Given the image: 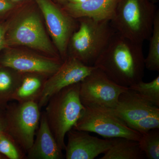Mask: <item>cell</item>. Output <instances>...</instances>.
Segmentation results:
<instances>
[{"label": "cell", "instance_id": "obj_19", "mask_svg": "<svg viewBox=\"0 0 159 159\" xmlns=\"http://www.w3.org/2000/svg\"><path fill=\"white\" fill-rule=\"evenodd\" d=\"M148 56L145 58V67L148 70L159 72V12L157 11L153 29L149 39Z\"/></svg>", "mask_w": 159, "mask_h": 159}, {"label": "cell", "instance_id": "obj_27", "mask_svg": "<svg viewBox=\"0 0 159 159\" xmlns=\"http://www.w3.org/2000/svg\"><path fill=\"white\" fill-rule=\"evenodd\" d=\"M0 159H6V158L5 157L3 156L2 155L0 154Z\"/></svg>", "mask_w": 159, "mask_h": 159}, {"label": "cell", "instance_id": "obj_26", "mask_svg": "<svg viewBox=\"0 0 159 159\" xmlns=\"http://www.w3.org/2000/svg\"><path fill=\"white\" fill-rule=\"evenodd\" d=\"M87 0H70V2L74 3H81L84 2Z\"/></svg>", "mask_w": 159, "mask_h": 159}, {"label": "cell", "instance_id": "obj_13", "mask_svg": "<svg viewBox=\"0 0 159 159\" xmlns=\"http://www.w3.org/2000/svg\"><path fill=\"white\" fill-rule=\"evenodd\" d=\"M66 144V159H94L104 153L112 142V139H102L92 136L88 132L72 129L67 134Z\"/></svg>", "mask_w": 159, "mask_h": 159}, {"label": "cell", "instance_id": "obj_24", "mask_svg": "<svg viewBox=\"0 0 159 159\" xmlns=\"http://www.w3.org/2000/svg\"><path fill=\"white\" fill-rule=\"evenodd\" d=\"M13 4L9 0H0V17L13 8Z\"/></svg>", "mask_w": 159, "mask_h": 159}, {"label": "cell", "instance_id": "obj_16", "mask_svg": "<svg viewBox=\"0 0 159 159\" xmlns=\"http://www.w3.org/2000/svg\"><path fill=\"white\" fill-rule=\"evenodd\" d=\"M45 75L35 73H22L20 81L12 96L16 102H38L47 79Z\"/></svg>", "mask_w": 159, "mask_h": 159}, {"label": "cell", "instance_id": "obj_6", "mask_svg": "<svg viewBox=\"0 0 159 159\" xmlns=\"http://www.w3.org/2000/svg\"><path fill=\"white\" fill-rule=\"evenodd\" d=\"M6 132L27 153L39 126L40 108L36 102L9 103L5 109Z\"/></svg>", "mask_w": 159, "mask_h": 159}, {"label": "cell", "instance_id": "obj_5", "mask_svg": "<svg viewBox=\"0 0 159 159\" xmlns=\"http://www.w3.org/2000/svg\"><path fill=\"white\" fill-rule=\"evenodd\" d=\"M73 129L95 133L106 138H123L138 142L142 135L128 126L112 109L101 107H85Z\"/></svg>", "mask_w": 159, "mask_h": 159}, {"label": "cell", "instance_id": "obj_29", "mask_svg": "<svg viewBox=\"0 0 159 159\" xmlns=\"http://www.w3.org/2000/svg\"><path fill=\"white\" fill-rule=\"evenodd\" d=\"M61 1H66V0H61Z\"/></svg>", "mask_w": 159, "mask_h": 159}, {"label": "cell", "instance_id": "obj_17", "mask_svg": "<svg viewBox=\"0 0 159 159\" xmlns=\"http://www.w3.org/2000/svg\"><path fill=\"white\" fill-rule=\"evenodd\" d=\"M110 147L100 159H143L145 153L139 146V142L123 138L112 139Z\"/></svg>", "mask_w": 159, "mask_h": 159}, {"label": "cell", "instance_id": "obj_4", "mask_svg": "<svg viewBox=\"0 0 159 159\" xmlns=\"http://www.w3.org/2000/svg\"><path fill=\"white\" fill-rule=\"evenodd\" d=\"M79 24L71 35L67 49L74 57L87 66H94L115 31L108 20L87 17L77 19Z\"/></svg>", "mask_w": 159, "mask_h": 159}, {"label": "cell", "instance_id": "obj_25", "mask_svg": "<svg viewBox=\"0 0 159 159\" xmlns=\"http://www.w3.org/2000/svg\"><path fill=\"white\" fill-rule=\"evenodd\" d=\"M5 132H6L5 109L0 108V135Z\"/></svg>", "mask_w": 159, "mask_h": 159}, {"label": "cell", "instance_id": "obj_28", "mask_svg": "<svg viewBox=\"0 0 159 159\" xmlns=\"http://www.w3.org/2000/svg\"><path fill=\"white\" fill-rule=\"evenodd\" d=\"M11 2H20V1H23V0H9Z\"/></svg>", "mask_w": 159, "mask_h": 159}, {"label": "cell", "instance_id": "obj_10", "mask_svg": "<svg viewBox=\"0 0 159 159\" xmlns=\"http://www.w3.org/2000/svg\"><path fill=\"white\" fill-rule=\"evenodd\" d=\"M35 1L42 12L60 55L65 59L69 40L74 31L75 18L58 9L50 0Z\"/></svg>", "mask_w": 159, "mask_h": 159}, {"label": "cell", "instance_id": "obj_3", "mask_svg": "<svg viewBox=\"0 0 159 159\" xmlns=\"http://www.w3.org/2000/svg\"><path fill=\"white\" fill-rule=\"evenodd\" d=\"M80 82L62 89L49 99L45 106L47 121L60 148H65V139L85 109L80 98Z\"/></svg>", "mask_w": 159, "mask_h": 159}, {"label": "cell", "instance_id": "obj_1", "mask_svg": "<svg viewBox=\"0 0 159 159\" xmlns=\"http://www.w3.org/2000/svg\"><path fill=\"white\" fill-rule=\"evenodd\" d=\"M143 44L115 32L94 66L117 84L129 88L145 75Z\"/></svg>", "mask_w": 159, "mask_h": 159}, {"label": "cell", "instance_id": "obj_22", "mask_svg": "<svg viewBox=\"0 0 159 159\" xmlns=\"http://www.w3.org/2000/svg\"><path fill=\"white\" fill-rule=\"evenodd\" d=\"M148 101L159 107V76L149 82L143 80L129 87Z\"/></svg>", "mask_w": 159, "mask_h": 159}, {"label": "cell", "instance_id": "obj_21", "mask_svg": "<svg viewBox=\"0 0 159 159\" xmlns=\"http://www.w3.org/2000/svg\"><path fill=\"white\" fill-rule=\"evenodd\" d=\"M26 152L6 132L0 135V154L6 159L25 158Z\"/></svg>", "mask_w": 159, "mask_h": 159}, {"label": "cell", "instance_id": "obj_20", "mask_svg": "<svg viewBox=\"0 0 159 159\" xmlns=\"http://www.w3.org/2000/svg\"><path fill=\"white\" fill-rule=\"evenodd\" d=\"M139 143L141 150L148 159H159V129L142 134Z\"/></svg>", "mask_w": 159, "mask_h": 159}, {"label": "cell", "instance_id": "obj_9", "mask_svg": "<svg viewBox=\"0 0 159 159\" xmlns=\"http://www.w3.org/2000/svg\"><path fill=\"white\" fill-rule=\"evenodd\" d=\"M95 68L74 57H66L59 69L47 79L38 102L40 108L45 106L51 97L62 89L81 82Z\"/></svg>", "mask_w": 159, "mask_h": 159}, {"label": "cell", "instance_id": "obj_14", "mask_svg": "<svg viewBox=\"0 0 159 159\" xmlns=\"http://www.w3.org/2000/svg\"><path fill=\"white\" fill-rule=\"evenodd\" d=\"M62 151L51 131L44 111L43 112L34 142L27 152L26 157L29 159H62Z\"/></svg>", "mask_w": 159, "mask_h": 159}, {"label": "cell", "instance_id": "obj_18", "mask_svg": "<svg viewBox=\"0 0 159 159\" xmlns=\"http://www.w3.org/2000/svg\"><path fill=\"white\" fill-rule=\"evenodd\" d=\"M22 73L0 65V108L5 109L12 100Z\"/></svg>", "mask_w": 159, "mask_h": 159}, {"label": "cell", "instance_id": "obj_11", "mask_svg": "<svg viewBox=\"0 0 159 159\" xmlns=\"http://www.w3.org/2000/svg\"><path fill=\"white\" fill-rule=\"evenodd\" d=\"M113 110L134 130L139 123L146 118L159 116L158 107L129 89L121 94Z\"/></svg>", "mask_w": 159, "mask_h": 159}, {"label": "cell", "instance_id": "obj_8", "mask_svg": "<svg viewBox=\"0 0 159 159\" xmlns=\"http://www.w3.org/2000/svg\"><path fill=\"white\" fill-rule=\"evenodd\" d=\"M6 43L7 46H27L56 55L41 20L35 13H29L24 16L9 31L7 30Z\"/></svg>", "mask_w": 159, "mask_h": 159}, {"label": "cell", "instance_id": "obj_2", "mask_svg": "<svg viewBox=\"0 0 159 159\" xmlns=\"http://www.w3.org/2000/svg\"><path fill=\"white\" fill-rule=\"evenodd\" d=\"M157 11L147 0H118L111 25L116 33L132 40H149Z\"/></svg>", "mask_w": 159, "mask_h": 159}, {"label": "cell", "instance_id": "obj_12", "mask_svg": "<svg viewBox=\"0 0 159 159\" xmlns=\"http://www.w3.org/2000/svg\"><path fill=\"white\" fill-rule=\"evenodd\" d=\"M63 61L21 52L7 51L0 57V65L20 73H35L51 76Z\"/></svg>", "mask_w": 159, "mask_h": 159}, {"label": "cell", "instance_id": "obj_15", "mask_svg": "<svg viewBox=\"0 0 159 159\" xmlns=\"http://www.w3.org/2000/svg\"><path fill=\"white\" fill-rule=\"evenodd\" d=\"M118 0H87L84 2H69L65 6L66 12L77 19L87 17L97 20H110Z\"/></svg>", "mask_w": 159, "mask_h": 159}, {"label": "cell", "instance_id": "obj_7", "mask_svg": "<svg viewBox=\"0 0 159 159\" xmlns=\"http://www.w3.org/2000/svg\"><path fill=\"white\" fill-rule=\"evenodd\" d=\"M129 89L117 84L95 67L80 82V98L85 107H101L113 109L121 94Z\"/></svg>", "mask_w": 159, "mask_h": 159}, {"label": "cell", "instance_id": "obj_23", "mask_svg": "<svg viewBox=\"0 0 159 159\" xmlns=\"http://www.w3.org/2000/svg\"><path fill=\"white\" fill-rule=\"evenodd\" d=\"M7 26L5 24L0 23V52L6 46V34L7 31Z\"/></svg>", "mask_w": 159, "mask_h": 159}]
</instances>
